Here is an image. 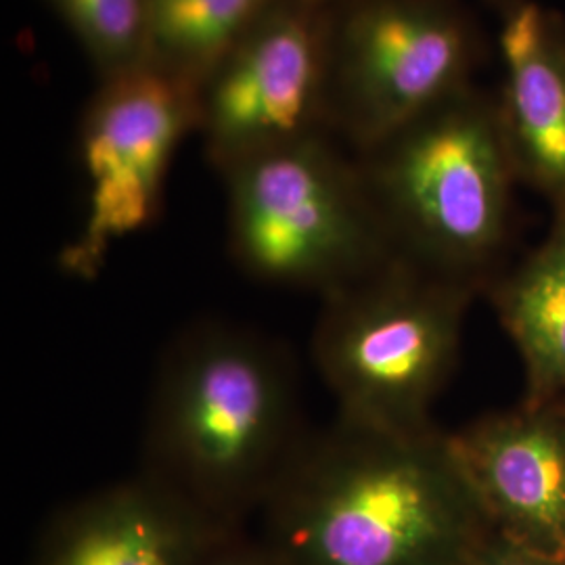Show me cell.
I'll return each mask as SVG.
<instances>
[{"mask_svg":"<svg viewBox=\"0 0 565 565\" xmlns=\"http://www.w3.org/2000/svg\"><path fill=\"white\" fill-rule=\"evenodd\" d=\"M497 97L515 179L565 212V20L536 0H499Z\"/></svg>","mask_w":565,"mask_h":565,"instance_id":"10","label":"cell"},{"mask_svg":"<svg viewBox=\"0 0 565 565\" xmlns=\"http://www.w3.org/2000/svg\"><path fill=\"white\" fill-rule=\"evenodd\" d=\"M228 532L141 473L65 509L39 565H198Z\"/></svg>","mask_w":565,"mask_h":565,"instance_id":"11","label":"cell"},{"mask_svg":"<svg viewBox=\"0 0 565 565\" xmlns=\"http://www.w3.org/2000/svg\"><path fill=\"white\" fill-rule=\"evenodd\" d=\"M198 565H291L281 553L266 541L263 546H243L231 543V532L218 539Z\"/></svg>","mask_w":565,"mask_h":565,"instance_id":"16","label":"cell"},{"mask_svg":"<svg viewBox=\"0 0 565 565\" xmlns=\"http://www.w3.org/2000/svg\"><path fill=\"white\" fill-rule=\"evenodd\" d=\"M273 0H149L145 65L191 88L203 82Z\"/></svg>","mask_w":565,"mask_h":565,"instance_id":"13","label":"cell"},{"mask_svg":"<svg viewBox=\"0 0 565 565\" xmlns=\"http://www.w3.org/2000/svg\"><path fill=\"white\" fill-rule=\"evenodd\" d=\"M335 0H273L200 88L212 166L329 132V42Z\"/></svg>","mask_w":565,"mask_h":565,"instance_id":"7","label":"cell"},{"mask_svg":"<svg viewBox=\"0 0 565 565\" xmlns=\"http://www.w3.org/2000/svg\"><path fill=\"white\" fill-rule=\"evenodd\" d=\"M488 294L522 354L525 403L565 404V212H553L545 242Z\"/></svg>","mask_w":565,"mask_h":565,"instance_id":"12","label":"cell"},{"mask_svg":"<svg viewBox=\"0 0 565 565\" xmlns=\"http://www.w3.org/2000/svg\"><path fill=\"white\" fill-rule=\"evenodd\" d=\"M306 436L291 356L252 329L203 321L163 354L141 473L231 527L264 505Z\"/></svg>","mask_w":565,"mask_h":565,"instance_id":"2","label":"cell"},{"mask_svg":"<svg viewBox=\"0 0 565 565\" xmlns=\"http://www.w3.org/2000/svg\"><path fill=\"white\" fill-rule=\"evenodd\" d=\"M450 438L494 530L565 557V404L524 403Z\"/></svg>","mask_w":565,"mask_h":565,"instance_id":"9","label":"cell"},{"mask_svg":"<svg viewBox=\"0 0 565 565\" xmlns=\"http://www.w3.org/2000/svg\"><path fill=\"white\" fill-rule=\"evenodd\" d=\"M473 296L394 258L321 298L312 359L338 419L384 431L434 427L429 408L459 361Z\"/></svg>","mask_w":565,"mask_h":565,"instance_id":"5","label":"cell"},{"mask_svg":"<svg viewBox=\"0 0 565 565\" xmlns=\"http://www.w3.org/2000/svg\"><path fill=\"white\" fill-rule=\"evenodd\" d=\"M469 565H565V557L520 545L494 530Z\"/></svg>","mask_w":565,"mask_h":565,"instance_id":"15","label":"cell"},{"mask_svg":"<svg viewBox=\"0 0 565 565\" xmlns=\"http://www.w3.org/2000/svg\"><path fill=\"white\" fill-rule=\"evenodd\" d=\"M354 158L396 258L473 294L501 277L518 179L497 99L469 84Z\"/></svg>","mask_w":565,"mask_h":565,"instance_id":"3","label":"cell"},{"mask_svg":"<svg viewBox=\"0 0 565 565\" xmlns=\"http://www.w3.org/2000/svg\"><path fill=\"white\" fill-rule=\"evenodd\" d=\"M221 174L228 247L256 281L324 298L396 258L356 158L329 132L273 147Z\"/></svg>","mask_w":565,"mask_h":565,"instance_id":"4","label":"cell"},{"mask_svg":"<svg viewBox=\"0 0 565 565\" xmlns=\"http://www.w3.org/2000/svg\"><path fill=\"white\" fill-rule=\"evenodd\" d=\"M263 507L291 565H469L494 532L436 427L335 419L303 438Z\"/></svg>","mask_w":565,"mask_h":565,"instance_id":"1","label":"cell"},{"mask_svg":"<svg viewBox=\"0 0 565 565\" xmlns=\"http://www.w3.org/2000/svg\"><path fill=\"white\" fill-rule=\"evenodd\" d=\"M480 49L461 0H335L329 135L354 153L390 139L467 88Z\"/></svg>","mask_w":565,"mask_h":565,"instance_id":"6","label":"cell"},{"mask_svg":"<svg viewBox=\"0 0 565 565\" xmlns=\"http://www.w3.org/2000/svg\"><path fill=\"white\" fill-rule=\"evenodd\" d=\"M200 128V95L184 82L142 65L103 81L81 126L88 214L61 254L74 277L93 279L109 247L160 214L172 158Z\"/></svg>","mask_w":565,"mask_h":565,"instance_id":"8","label":"cell"},{"mask_svg":"<svg viewBox=\"0 0 565 565\" xmlns=\"http://www.w3.org/2000/svg\"><path fill=\"white\" fill-rule=\"evenodd\" d=\"M51 4L102 81L145 65L149 0H51Z\"/></svg>","mask_w":565,"mask_h":565,"instance_id":"14","label":"cell"}]
</instances>
